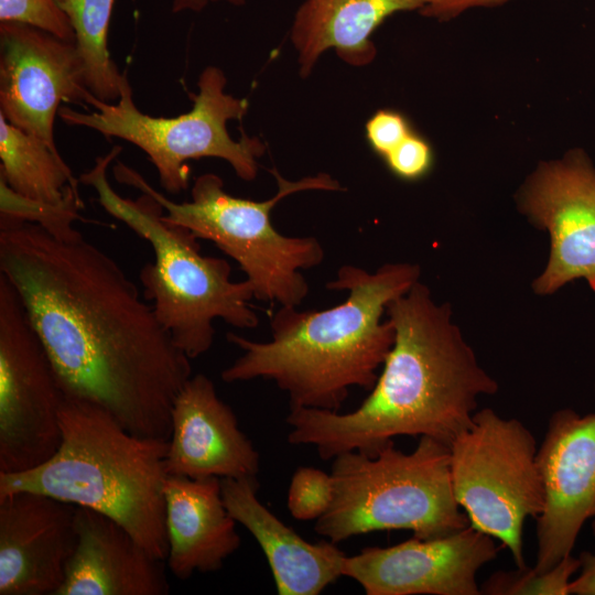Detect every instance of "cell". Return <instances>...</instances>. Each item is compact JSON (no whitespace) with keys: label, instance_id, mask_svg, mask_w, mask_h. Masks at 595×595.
Here are the masks:
<instances>
[{"label":"cell","instance_id":"d4e9b609","mask_svg":"<svg viewBox=\"0 0 595 595\" xmlns=\"http://www.w3.org/2000/svg\"><path fill=\"white\" fill-rule=\"evenodd\" d=\"M333 497L332 475L315 467L302 466L292 475L286 505L296 520H317L328 510Z\"/></svg>","mask_w":595,"mask_h":595},{"label":"cell","instance_id":"7c38bea8","mask_svg":"<svg viewBox=\"0 0 595 595\" xmlns=\"http://www.w3.org/2000/svg\"><path fill=\"white\" fill-rule=\"evenodd\" d=\"M91 96L75 42L20 22H0V113L57 150L54 121L62 102Z\"/></svg>","mask_w":595,"mask_h":595},{"label":"cell","instance_id":"83f0119b","mask_svg":"<svg viewBox=\"0 0 595 595\" xmlns=\"http://www.w3.org/2000/svg\"><path fill=\"white\" fill-rule=\"evenodd\" d=\"M412 130L405 118L393 110H379L366 123V138L372 150L385 158Z\"/></svg>","mask_w":595,"mask_h":595},{"label":"cell","instance_id":"52a82bcc","mask_svg":"<svg viewBox=\"0 0 595 595\" xmlns=\"http://www.w3.org/2000/svg\"><path fill=\"white\" fill-rule=\"evenodd\" d=\"M334 497L315 531L338 543L379 530H411L433 539L469 526L451 479L450 445L421 436L409 454L388 442L374 455L358 451L333 458Z\"/></svg>","mask_w":595,"mask_h":595},{"label":"cell","instance_id":"603a6c76","mask_svg":"<svg viewBox=\"0 0 595 595\" xmlns=\"http://www.w3.org/2000/svg\"><path fill=\"white\" fill-rule=\"evenodd\" d=\"M83 206L77 183L64 201L47 203L15 193L0 177V218L33 223L57 238H69L79 231L74 223L80 218Z\"/></svg>","mask_w":595,"mask_h":595},{"label":"cell","instance_id":"2e32d148","mask_svg":"<svg viewBox=\"0 0 595 595\" xmlns=\"http://www.w3.org/2000/svg\"><path fill=\"white\" fill-rule=\"evenodd\" d=\"M260 457L231 408L205 375L192 376L171 412L169 475L193 479L257 477Z\"/></svg>","mask_w":595,"mask_h":595},{"label":"cell","instance_id":"e0dca14e","mask_svg":"<svg viewBox=\"0 0 595 595\" xmlns=\"http://www.w3.org/2000/svg\"><path fill=\"white\" fill-rule=\"evenodd\" d=\"M77 545L56 595H166V562L119 522L76 506Z\"/></svg>","mask_w":595,"mask_h":595},{"label":"cell","instance_id":"8fae6325","mask_svg":"<svg viewBox=\"0 0 595 595\" xmlns=\"http://www.w3.org/2000/svg\"><path fill=\"white\" fill-rule=\"evenodd\" d=\"M520 210L550 235L543 272L533 281L541 295L584 279L595 291V166L582 149L541 163L519 194Z\"/></svg>","mask_w":595,"mask_h":595},{"label":"cell","instance_id":"7a4b0ae2","mask_svg":"<svg viewBox=\"0 0 595 595\" xmlns=\"http://www.w3.org/2000/svg\"><path fill=\"white\" fill-rule=\"evenodd\" d=\"M393 345L368 397L351 412L290 408L288 441L314 445L322 459L350 451L374 455L398 435L450 445L473 421L477 398L498 391L452 320L415 282L386 310Z\"/></svg>","mask_w":595,"mask_h":595},{"label":"cell","instance_id":"ac0fdd59","mask_svg":"<svg viewBox=\"0 0 595 595\" xmlns=\"http://www.w3.org/2000/svg\"><path fill=\"white\" fill-rule=\"evenodd\" d=\"M224 504L257 540L280 595H317L343 576L346 554L332 541L311 543L258 498L256 477L221 478Z\"/></svg>","mask_w":595,"mask_h":595},{"label":"cell","instance_id":"9c48e42d","mask_svg":"<svg viewBox=\"0 0 595 595\" xmlns=\"http://www.w3.org/2000/svg\"><path fill=\"white\" fill-rule=\"evenodd\" d=\"M532 433L517 419L485 408L450 444L452 487L475 529L498 539L524 567L522 530L544 508V487Z\"/></svg>","mask_w":595,"mask_h":595},{"label":"cell","instance_id":"7402d4cb","mask_svg":"<svg viewBox=\"0 0 595 595\" xmlns=\"http://www.w3.org/2000/svg\"><path fill=\"white\" fill-rule=\"evenodd\" d=\"M75 34L85 83L98 99L116 101L125 78L108 48V32L115 0H55Z\"/></svg>","mask_w":595,"mask_h":595},{"label":"cell","instance_id":"3957f363","mask_svg":"<svg viewBox=\"0 0 595 595\" xmlns=\"http://www.w3.org/2000/svg\"><path fill=\"white\" fill-rule=\"evenodd\" d=\"M420 273L418 264L408 262L386 263L375 272L343 266L326 284L348 292L343 303L322 311L280 306L268 342L228 333V342L242 354L221 371V379H269L288 393L290 408L338 411L350 388L375 386L394 342V329L382 315Z\"/></svg>","mask_w":595,"mask_h":595},{"label":"cell","instance_id":"f1b7e54d","mask_svg":"<svg viewBox=\"0 0 595 595\" xmlns=\"http://www.w3.org/2000/svg\"><path fill=\"white\" fill-rule=\"evenodd\" d=\"M508 1L510 0H428L420 12L430 18L448 20L469 9L491 8Z\"/></svg>","mask_w":595,"mask_h":595},{"label":"cell","instance_id":"5b68a950","mask_svg":"<svg viewBox=\"0 0 595 595\" xmlns=\"http://www.w3.org/2000/svg\"><path fill=\"white\" fill-rule=\"evenodd\" d=\"M113 147L98 156L80 175L91 186L101 207L147 240L153 262L140 271L145 299L174 344L190 358L207 353L214 342L216 318L237 328H255L259 318L251 300L250 282L231 280V267L221 258L203 255L197 237L188 229L169 224L163 208L148 194L136 199L119 195L110 185L108 167L120 153Z\"/></svg>","mask_w":595,"mask_h":595},{"label":"cell","instance_id":"cb8c5ba5","mask_svg":"<svg viewBox=\"0 0 595 595\" xmlns=\"http://www.w3.org/2000/svg\"><path fill=\"white\" fill-rule=\"evenodd\" d=\"M578 558L569 555L555 566L539 572L533 567L493 573L482 585L480 594L488 595H569L571 576L580 569Z\"/></svg>","mask_w":595,"mask_h":595},{"label":"cell","instance_id":"ffe728a7","mask_svg":"<svg viewBox=\"0 0 595 595\" xmlns=\"http://www.w3.org/2000/svg\"><path fill=\"white\" fill-rule=\"evenodd\" d=\"M428 0H305L298 9L291 41L300 74L307 77L329 48L351 66H366L376 57L374 31L391 14L421 10Z\"/></svg>","mask_w":595,"mask_h":595},{"label":"cell","instance_id":"484cf974","mask_svg":"<svg viewBox=\"0 0 595 595\" xmlns=\"http://www.w3.org/2000/svg\"><path fill=\"white\" fill-rule=\"evenodd\" d=\"M0 22L25 23L75 42L69 20L55 0H0Z\"/></svg>","mask_w":595,"mask_h":595},{"label":"cell","instance_id":"ba28073f","mask_svg":"<svg viewBox=\"0 0 595 595\" xmlns=\"http://www.w3.org/2000/svg\"><path fill=\"white\" fill-rule=\"evenodd\" d=\"M226 83L220 68L206 66L198 77L197 93L192 95L191 110L166 118L142 112L125 76L116 101H102L91 94L88 106L95 110L83 112L62 106L58 117L68 126L88 128L141 149L156 169L160 185L170 194L187 188L186 162L202 158L225 160L241 180L252 181L266 145L244 131L238 140L229 134L228 121L241 120L248 102L226 93Z\"/></svg>","mask_w":595,"mask_h":595},{"label":"cell","instance_id":"44dd1931","mask_svg":"<svg viewBox=\"0 0 595 595\" xmlns=\"http://www.w3.org/2000/svg\"><path fill=\"white\" fill-rule=\"evenodd\" d=\"M0 177L28 198L60 203L77 182L58 150L0 113Z\"/></svg>","mask_w":595,"mask_h":595},{"label":"cell","instance_id":"30bf717a","mask_svg":"<svg viewBox=\"0 0 595 595\" xmlns=\"http://www.w3.org/2000/svg\"><path fill=\"white\" fill-rule=\"evenodd\" d=\"M63 399L19 294L0 274V473L36 468L57 452Z\"/></svg>","mask_w":595,"mask_h":595},{"label":"cell","instance_id":"1f68e13d","mask_svg":"<svg viewBox=\"0 0 595 595\" xmlns=\"http://www.w3.org/2000/svg\"><path fill=\"white\" fill-rule=\"evenodd\" d=\"M209 1H227L231 4H235V6H242L245 4V1L246 0H209Z\"/></svg>","mask_w":595,"mask_h":595},{"label":"cell","instance_id":"4316f807","mask_svg":"<svg viewBox=\"0 0 595 595\" xmlns=\"http://www.w3.org/2000/svg\"><path fill=\"white\" fill-rule=\"evenodd\" d=\"M383 160L394 175L413 181L421 178L430 171L433 154L430 144L412 132Z\"/></svg>","mask_w":595,"mask_h":595},{"label":"cell","instance_id":"4fadbf2b","mask_svg":"<svg viewBox=\"0 0 595 595\" xmlns=\"http://www.w3.org/2000/svg\"><path fill=\"white\" fill-rule=\"evenodd\" d=\"M494 538L470 524L446 537L368 547L345 558L343 576L367 595H478V570L497 556Z\"/></svg>","mask_w":595,"mask_h":595},{"label":"cell","instance_id":"8992f818","mask_svg":"<svg viewBox=\"0 0 595 595\" xmlns=\"http://www.w3.org/2000/svg\"><path fill=\"white\" fill-rule=\"evenodd\" d=\"M271 173L278 191L269 199L253 201L227 193L220 176L204 173L195 178L191 201L176 203L155 190L138 171L118 161L112 166L118 183L129 185L155 199L169 224L188 229L198 239L209 240L232 258L245 272L255 299L299 306L309 294L302 270L322 263L325 252L313 236L288 237L271 221L273 207L284 197L303 191H340V183L327 173L298 181L284 178L275 167Z\"/></svg>","mask_w":595,"mask_h":595},{"label":"cell","instance_id":"d6986e66","mask_svg":"<svg viewBox=\"0 0 595 595\" xmlns=\"http://www.w3.org/2000/svg\"><path fill=\"white\" fill-rule=\"evenodd\" d=\"M169 553L166 565L178 580L218 571L240 547L218 477L167 475L164 486Z\"/></svg>","mask_w":595,"mask_h":595},{"label":"cell","instance_id":"5bb4252c","mask_svg":"<svg viewBox=\"0 0 595 595\" xmlns=\"http://www.w3.org/2000/svg\"><path fill=\"white\" fill-rule=\"evenodd\" d=\"M537 458L544 508L537 518L533 569L545 572L571 555L584 522L595 513V413H553Z\"/></svg>","mask_w":595,"mask_h":595},{"label":"cell","instance_id":"f546056e","mask_svg":"<svg viewBox=\"0 0 595 595\" xmlns=\"http://www.w3.org/2000/svg\"><path fill=\"white\" fill-rule=\"evenodd\" d=\"M581 574L569 584V594L595 595V553L583 552L580 558Z\"/></svg>","mask_w":595,"mask_h":595},{"label":"cell","instance_id":"277c9868","mask_svg":"<svg viewBox=\"0 0 595 595\" xmlns=\"http://www.w3.org/2000/svg\"><path fill=\"white\" fill-rule=\"evenodd\" d=\"M60 424L57 452L36 468L0 473V497L28 490L96 510L166 561L169 440L133 434L105 409L65 396Z\"/></svg>","mask_w":595,"mask_h":595},{"label":"cell","instance_id":"4dcf8cb0","mask_svg":"<svg viewBox=\"0 0 595 595\" xmlns=\"http://www.w3.org/2000/svg\"><path fill=\"white\" fill-rule=\"evenodd\" d=\"M208 2L209 0H172V11L174 13L186 10L199 12Z\"/></svg>","mask_w":595,"mask_h":595},{"label":"cell","instance_id":"9a60e30c","mask_svg":"<svg viewBox=\"0 0 595 595\" xmlns=\"http://www.w3.org/2000/svg\"><path fill=\"white\" fill-rule=\"evenodd\" d=\"M76 506L20 490L0 497V595H56L77 545Z\"/></svg>","mask_w":595,"mask_h":595},{"label":"cell","instance_id":"d6a6232c","mask_svg":"<svg viewBox=\"0 0 595 595\" xmlns=\"http://www.w3.org/2000/svg\"><path fill=\"white\" fill-rule=\"evenodd\" d=\"M592 518H593L592 529H593V533L595 536V513H594V516Z\"/></svg>","mask_w":595,"mask_h":595},{"label":"cell","instance_id":"6da1fadb","mask_svg":"<svg viewBox=\"0 0 595 595\" xmlns=\"http://www.w3.org/2000/svg\"><path fill=\"white\" fill-rule=\"evenodd\" d=\"M0 274L15 289L65 397L126 430L169 440L191 360L121 267L78 231L0 218Z\"/></svg>","mask_w":595,"mask_h":595}]
</instances>
